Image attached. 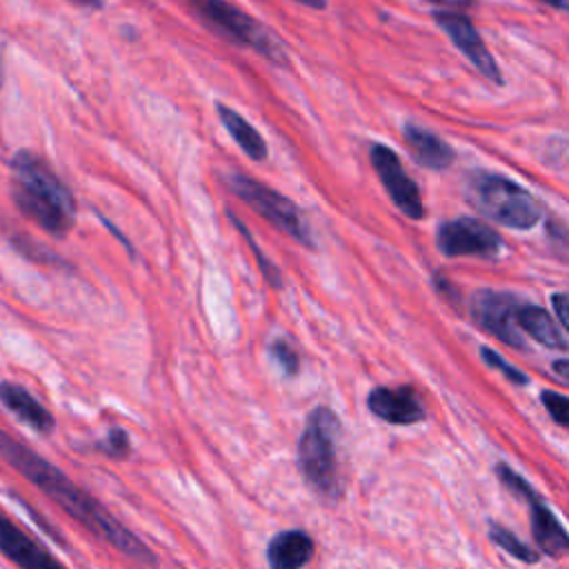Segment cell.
Masks as SVG:
<instances>
[{
  "label": "cell",
  "instance_id": "16",
  "mask_svg": "<svg viewBox=\"0 0 569 569\" xmlns=\"http://www.w3.org/2000/svg\"><path fill=\"white\" fill-rule=\"evenodd\" d=\"M313 558V538L302 529L276 533L267 545L269 569H302Z\"/></svg>",
  "mask_w": 569,
  "mask_h": 569
},
{
  "label": "cell",
  "instance_id": "9",
  "mask_svg": "<svg viewBox=\"0 0 569 569\" xmlns=\"http://www.w3.org/2000/svg\"><path fill=\"white\" fill-rule=\"evenodd\" d=\"M369 160L387 189L391 202L411 220H422L425 218V204L422 196L416 187V182L405 173L400 158L393 149L387 144H373L369 151Z\"/></svg>",
  "mask_w": 569,
  "mask_h": 569
},
{
  "label": "cell",
  "instance_id": "14",
  "mask_svg": "<svg viewBox=\"0 0 569 569\" xmlns=\"http://www.w3.org/2000/svg\"><path fill=\"white\" fill-rule=\"evenodd\" d=\"M0 402L38 433H51L56 427L51 411L22 385L9 380L0 382Z\"/></svg>",
  "mask_w": 569,
  "mask_h": 569
},
{
  "label": "cell",
  "instance_id": "5",
  "mask_svg": "<svg viewBox=\"0 0 569 569\" xmlns=\"http://www.w3.org/2000/svg\"><path fill=\"white\" fill-rule=\"evenodd\" d=\"M193 11L224 40L253 49L273 64L287 62V51L262 22L251 18L247 11L233 7L227 0H189Z\"/></svg>",
  "mask_w": 569,
  "mask_h": 569
},
{
  "label": "cell",
  "instance_id": "17",
  "mask_svg": "<svg viewBox=\"0 0 569 569\" xmlns=\"http://www.w3.org/2000/svg\"><path fill=\"white\" fill-rule=\"evenodd\" d=\"M516 325L547 349H567V340L556 320L542 307L520 302L516 309Z\"/></svg>",
  "mask_w": 569,
  "mask_h": 569
},
{
  "label": "cell",
  "instance_id": "31",
  "mask_svg": "<svg viewBox=\"0 0 569 569\" xmlns=\"http://www.w3.org/2000/svg\"><path fill=\"white\" fill-rule=\"evenodd\" d=\"M69 2H73V4H78V7H91V9H98V7H100V0H69Z\"/></svg>",
  "mask_w": 569,
  "mask_h": 569
},
{
  "label": "cell",
  "instance_id": "24",
  "mask_svg": "<svg viewBox=\"0 0 569 569\" xmlns=\"http://www.w3.org/2000/svg\"><path fill=\"white\" fill-rule=\"evenodd\" d=\"M98 449H100L102 453L111 456V458H122V456H127L129 449H131L127 431L120 429V427H111L109 433H107V438L98 442Z\"/></svg>",
  "mask_w": 569,
  "mask_h": 569
},
{
  "label": "cell",
  "instance_id": "13",
  "mask_svg": "<svg viewBox=\"0 0 569 569\" xmlns=\"http://www.w3.org/2000/svg\"><path fill=\"white\" fill-rule=\"evenodd\" d=\"M529 502V513H531V533L540 551L547 556H565L569 551V536L565 527L558 522V518L551 513V509L545 507V502L538 498V493L525 485L522 491L518 493Z\"/></svg>",
  "mask_w": 569,
  "mask_h": 569
},
{
  "label": "cell",
  "instance_id": "6",
  "mask_svg": "<svg viewBox=\"0 0 569 569\" xmlns=\"http://www.w3.org/2000/svg\"><path fill=\"white\" fill-rule=\"evenodd\" d=\"M227 182H229V189L240 200H244L256 213H260L269 224H273L276 229H280L282 233L293 238L296 242H300L309 249L313 247L311 229L293 200H289L287 196L273 191L264 182H260L251 176H244V173H231Z\"/></svg>",
  "mask_w": 569,
  "mask_h": 569
},
{
  "label": "cell",
  "instance_id": "28",
  "mask_svg": "<svg viewBox=\"0 0 569 569\" xmlns=\"http://www.w3.org/2000/svg\"><path fill=\"white\" fill-rule=\"evenodd\" d=\"M551 367H553V371H556L560 378L569 380V360H556Z\"/></svg>",
  "mask_w": 569,
  "mask_h": 569
},
{
  "label": "cell",
  "instance_id": "19",
  "mask_svg": "<svg viewBox=\"0 0 569 569\" xmlns=\"http://www.w3.org/2000/svg\"><path fill=\"white\" fill-rule=\"evenodd\" d=\"M229 218H231V222H233V227L244 236V240H247V244H249V249L253 251V258H256V262H258V269H260V273H262V278L273 287V289H280L282 287V278H280V269L271 262V260H267V256H264V251L256 244V240H253V236L249 233V229L233 216V213H229Z\"/></svg>",
  "mask_w": 569,
  "mask_h": 569
},
{
  "label": "cell",
  "instance_id": "29",
  "mask_svg": "<svg viewBox=\"0 0 569 569\" xmlns=\"http://www.w3.org/2000/svg\"><path fill=\"white\" fill-rule=\"evenodd\" d=\"M293 2L305 4L309 9H325V4H327V0H293Z\"/></svg>",
  "mask_w": 569,
  "mask_h": 569
},
{
  "label": "cell",
  "instance_id": "15",
  "mask_svg": "<svg viewBox=\"0 0 569 569\" xmlns=\"http://www.w3.org/2000/svg\"><path fill=\"white\" fill-rule=\"evenodd\" d=\"M402 138H405V144L409 147L413 160L427 169L442 171V169L451 167L456 160L453 147L447 144L442 138H438L433 131H429L425 127L407 122L402 127Z\"/></svg>",
  "mask_w": 569,
  "mask_h": 569
},
{
  "label": "cell",
  "instance_id": "23",
  "mask_svg": "<svg viewBox=\"0 0 569 569\" xmlns=\"http://www.w3.org/2000/svg\"><path fill=\"white\" fill-rule=\"evenodd\" d=\"M540 400L545 405V409L549 411V416L569 429V396H562L558 391H551V389H545L540 393Z\"/></svg>",
  "mask_w": 569,
  "mask_h": 569
},
{
  "label": "cell",
  "instance_id": "32",
  "mask_svg": "<svg viewBox=\"0 0 569 569\" xmlns=\"http://www.w3.org/2000/svg\"><path fill=\"white\" fill-rule=\"evenodd\" d=\"M2 82H4V69H2V60H0V87H2Z\"/></svg>",
  "mask_w": 569,
  "mask_h": 569
},
{
  "label": "cell",
  "instance_id": "12",
  "mask_svg": "<svg viewBox=\"0 0 569 569\" xmlns=\"http://www.w3.org/2000/svg\"><path fill=\"white\" fill-rule=\"evenodd\" d=\"M367 407L389 425H413L425 418V409L411 387H376L367 396Z\"/></svg>",
  "mask_w": 569,
  "mask_h": 569
},
{
  "label": "cell",
  "instance_id": "8",
  "mask_svg": "<svg viewBox=\"0 0 569 569\" xmlns=\"http://www.w3.org/2000/svg\"><path fill=\"white\" fill-rule=\"evenodd\" d=\"M520 300L505 291L493 289H478L471 296L469 313L476 325H480L487 333L496 336L509 347H525V340L520 338V331L516 329V309Z\"/></svg>",
  "mask_w": 569,
  "mask_h": 569
},
{
  "label": "cell",
  "instance_id": "25",
  "mask_svg": "<svg viewBox=\"0 0 569 569\" xmlns=\"http://www.w3.org/2000/svg\"><path fill=\"white\" fill-rule=\"evenodd\" d=\"M480 356L485 358V362L489 365V367H493V369H498L505 378H509L511 382H516V385H527V376L520 371V369H516L513 365H509L500 353H496L493 349H489V347H482L480 349Z\"/></svg>",
  "mask_w": 569,
  "mask_h": 569
},
{
  "label": "cell",
  "instance_id": "11",
  "mask_svg": "<svg viewBox=\"0 0 569 569\" xmlns=\"http://www.w3.org/2000/svg\"><path fill=\"white\" fill-rule=\"evenodd\" d=\"M0 551L20 569H67L40 542L0 511Z\"/></svg>",
  "mask_w": 569,
  "mask_h": 569
},
{
  "label": "cell",
  "instance_id": "26",
  "mask_svg": "<svg viewBox=\"0 0 569 569\" xmlns=\"http://www.w3.org/2000/svg\"><path fill=\"white\" fill-rule=\"evenodd\" d=\"M425 2L436 7L438 13H465L469 7L476 4V0H425Z\"/></svg>",
  "mask_w": 569,
  "mask_h": 569
},
{
  "label": "cell",
  "instance_id": "22",
  "mask_svg": "<svg viewBox=\"0 0 569 569\" xmlns=\"http://www.w3.org/2000/svg\"><path fill=\"white\" fill-rule=\"evenodd\" d=\"M269 353H271L273 362H276L287 376H296V373H298V369H300L298 351H296L284 338H276V340L269 345Z\"/></svg>",
  "mask_w": 569,
  "mask_h": 569
},
{
  "label": "cell",
  "instance_id": "4",
  "mask_svg": "<svg viewBox=\"0 0 569 569\" xmlns=\"http://www.w3.org/2000/svg\"><path fill=\"white\" fill-rule=\"evenodd\" d=\"M338 416L329 407H316L298 440V467L305 482L322 498L340 496L338 480Z\"/></svg>",
  "mask_w": 569,
  "mask_h": 569
},
{
  "label": "cell",
  "instance_id": "30",
  "mask_svg": "<svg viewBox=\"0 0 569 569\" xmlns=\"http://www.w3.org/2000/svg\"><path fill=\"white\" fill-rule=\"evenodd\" d=\"M540 2H545L549 7H556L560 11H569V0H540Z\"/></svg>",
  "mask_w": 569,
  "mask_h": 569
},
{
  "label": "cell",
  "instance_id": "27",
  "mask_svg": "<svg viewBox=\"0 0 569 569\" xmlns=\"http://www.w3.org/2000/svg\"><path fill=\"white\" fill-rule=\"evenodd\" d=\"M551 307L562 322V327L569 331V293H553L551 296Z\"/></svg>",
  "mask_w": 569,
  "mask_h": 569
},
{
  "label": "cell",
  "instance_id": "18",
  "mask_svg": "<svg viewBox=\"0 0 569 569\" xmlns=\"http://www.w3.org/2000/svg\"><path fill=\"white\" fill-rule=\"evenodd\" d=\"M216 111L220 116V122L224 124V129L229 131V136L233 138V142L256 162L267 158V142L264 138L258 133V129L244 120V116H240L236 109L218 102Z\"/></svg>",
  "mask_w": 569,
  "mask_h": 569
},
{
  "label": "cell",
  "instance_id": "1",
  "mask_svg": "<svg viewBox=\"0 0 569 569\" xmlns=\"http://www.w3.org/2000/svg\"><path fill=\"white\" fill-rule=\"evenodd\" d=\"M0 456L9 467L24 476L36 489L49 496L58 507H62L73 520L87 527L93 536L102 538L116 547L122 556L136 560L138 565H156L153 551L127 529L111 511H107L91 493L78 487L62 469L42 458L38 451L27 447L22 440L0 429Z\"/></svg>",
  "mask_w": 569,
  "mask_h": 569
},
{
  "label": "cell",
  "instance_id": "21",
  "mask_svg": "<svg viewBox=\"0 0 569 569\" xmlns=\"http://www.w3.org/2000/svg\"><path fill=\"white\" fill-rule=\"evenodd\" d=\"M11 242L29 260H36V262H42V264H56V267L64 264V260L58 253H53L51 249H47L42 244H36L33 238H29V236H13Z\"/></svg>",
  "mask_w": 569,
  "mask_h": 569
},
{
  "label": "cell",
  "instance_id": "2",
  "mask_svg": "<svg viewBox=\"0 0 569 569\" xmlns=\"http://www.w3.org/2000/svg\"><path fill=\"white\" fill-rule=\"evenodd\" d=\"M11 198L22 216L56 238H64L76 222V200L56 171L33 151L20 149L11 162Z\"/></svg>",
  "mask_w": 569,
  "mask_h": 569
},
{
  "label": "cell",
  "instance_id": "3",
  "mask_svg": "<svg viewBox=\"0 0 569 569\" xmlns=\"http://www.w3.org/2000/svg\"><path fill=\"white\" fill-rule=\"evenodd\" d=\"M465 198L485 218L509 229H533L542 218V204L518 182L489 171H473L465 184Z\"/></svg>",
  "mask_w": 569,
  "mask_h": 569
},
{
  "label": "cell",
  "instance_id": "20",
  "mask_svg": "<svg viewBox=\"0 0 569 569\" xmlns=\"http://www.w3.org/2000/svg\"><path fill=\"white\" fill-rule=\"evenodd\" d=\"M489 536L491 540L502 547L507 553H511L513 558L522 560V562H536L538 560V553L533 549H529L520 538H516V533H511L509 529L500 527V525H491L489 529Z\"/></svg>",
  "mask_w": 569,
  "mask_h": 569
},
{
  "label": "cell",
  "instance_id": "7",
  "mask_svg": "<svg viewBox=\"0 0 569 569\" xmlns=\"http://www.w3.org/2000/svg\"><path fill=\"white\" fill-rule=\"evenodd\" d=\"M436 247L447 258H496L502 251L500 236L478 218L445 220L436 231Z\"/></svg>",
  "mask_w": 569,
  "mask_h": 569
},
{
  "label": "cell",
  "instance_id": "10",
  "mask_svg": "<svg viewBox=\"0 0 569 569\" xmlns=\"http://www.w3.org/2000/svg\"><path fill=\"white\" fill-rule=\"evenodd\" d=\"M436 22L440 29L451 38V42L458 47L462 56L469 58V62L493 84H502V73L498 62L493 60L491 51L485 47L480 33L471 24V20L465 13H438L433 11Z\"/></svg>",
  "mask_w": 569,
  "mask_h": 569
}]
</instances>
